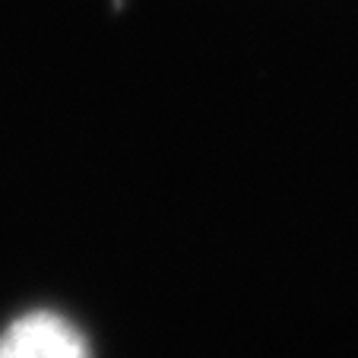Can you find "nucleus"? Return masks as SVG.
Instances as JSON below:
<instances>
[{"mask_svg": "<svg viewBox=\"0 0 358 358\" xmlns=\"http://www.w3.org/2000/svg\"><path fill=\"white\" fill-rule=\"evenodd\" d=\"M0 358H92V345L64 314L32 311L0 333Z\"/></svg>", "mask_w": 358, "mask_h": 358, "instance_id": "nucleus-1", "label": "nucleus"}]
</instances>
